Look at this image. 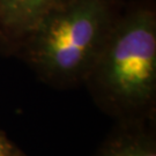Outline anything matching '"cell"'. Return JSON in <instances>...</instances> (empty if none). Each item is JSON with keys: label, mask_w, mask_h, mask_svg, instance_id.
<instances>
[{"label": "cell", "mask_w": 156, "mask_h": 156, "mask_svg": "<svg viewBox=\"0 0 156 156\" xmlns=\"http://www.w3.org/2000/svg\"><path fill=\"white\" fill-rule=\"evenodd\" d=\"M105 110L123 118L144 116L156 97V16L138 7L117 16L84 80Z\"/></svg>", "instance_id": "6da1fadb"}, {"label": "cell", "mask_w": 156, "mask_h": 156, "mask_svg": "<svg viewBox=\"0 0 156 156\" xmlns=\"http://www.w3.org/2000/svg\"><path fill=\"white\" fill-rule=\"evenodd\" d=\"M117 16L113 0H64L23 38L29 62L51 83L84 82Z\"/></svg>", "instance_id": "7a4b0ae2"}, {"label": "cell", "mask_w": 156, "mask_h": 156, "mask_svg": "<svg viewBox=\"0 0 156 156\" xmlns=\"http://www.w3.org/2000/svg\"><path fill=\"white\" fill-rule=\"evenodd\" d=\"M64 0H0V30L23 39L43 17Z\"/></svg>", "instance_id": "3957f363"}, {"label": "cell", "mask_w": 156, "mask_h": 156, "mask_svg": "<svg viewBox=\"0 0 156 156\" xmlns=\"http://www.w3.org/2000/svg\"><path fill=\"white\" fill-rule=\"evenodd\" d=\"M98 156H156V142L151 133L128 129L109 140Z\"/></svg>", "instance_id": "277c9868"}, {"label": "cell", "mask_w": 156, "mask_h": 156, "mask_svg": "<svg viewBox=\"0 0 156 156\" xmlns=\"http://www.w3.org/2000/svg\"><path fill=\"white\" fill-rule=\"evenodd\" d=\"M0 156H21L16 147L4 133H0Z\"/></svg>", "instance_id": "5b68a950"}]
</instances>
